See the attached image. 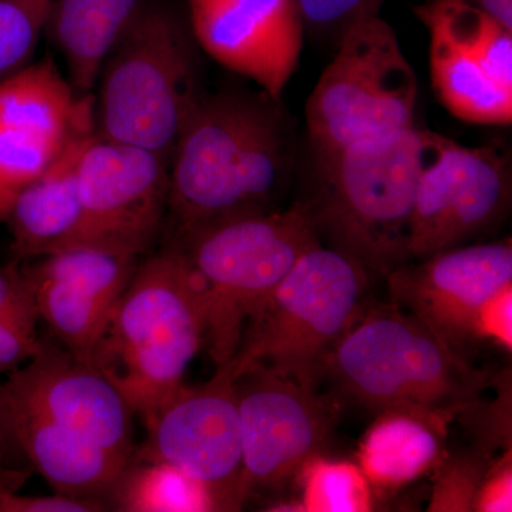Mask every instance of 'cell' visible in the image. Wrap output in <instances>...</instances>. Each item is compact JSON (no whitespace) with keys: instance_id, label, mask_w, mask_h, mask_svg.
Masks as SVG:
<instances>
[{"instance_id":"7c38bea8","label":"cell","mask_w":512,"mask_h":512,"mask_svg":"<svg viewBox=\"0 0 512 512\" xmlns=\"http://www.w3.org/2000/svg\"><path fill=\"white\" fill-rule=\"evenodd\" d=\"M390 301L470 360L484 309L512 286L511 239L467 244L404 262L384 278Z\"/></svg>"},{"instance_id":"2e32d148","label":"cell","mask_w":512,"mask_h":512,"mask_svg":"<svg viewBox=\"0 0 512 512\" xmlns=\"http://www.w3.org/2000/svg\"><path fill=\"white\" fill-rule=\"evenodd\" d=\"M3 383L13 399L74 436L128 463L133 460L136 413L92 363L45 342L30 362L10 373Z\"/></svg>"},{"instance_id":"4fadbf2b","label":"cell","mask_w":512,"mask_h":512,"mask_svg":"<svg viewBox=\"0 0 512 512\" xmlns=\"http://www.w3.org/2000/svg\"><path fill=\"white\" fill-rule=\"evenodd\" d=\"M168 170L170 163L158 154L90 131L77 163L86 215L83 244L147 254L167 218Z\"/></svg>"},{"instance_id":"7402d4cb","label":"cell","mask_w":512,"mask_h":512,"mask_svg":"<svg viewBox=\"0 0 512 512\" xmlns=\"http://www.w3.org/2000/svg\"><path fill=\"white\" fill-rule=\"evenodd\" d=\"M431 84L441 106L458 120L481 126H510L512 92L456 46L429 33Z\"/></svg>"},{"instance_id":"ba28073f","label":"cell","mask_w":512,"mask_h":512,"mask_svg":"<svg viewBox=\"0 0 512 512\" xmlns=\"http://www.w3.org/2000/svg\"><path fill=\"white\" fill-rule=\"evenodd\" d=\"M336 49L306 103L313 156L416 124V73L380 12L356 20Z\"/></svg>"},{"instance_id":"e575fe53","label":"cell","mask_w":512,"mask_h":512,"mask_svg":"<svg viewBox=\"0 0 512 512\" xmlns=\"http://www.w3.org/2000/svg\"><path fill=\"white\" fill-rule=\"evenodd\" d=\"M33 295L32 286L19 262L0 268V319L16 303Z\"/></svg>"},{"instance_id":"f1b7e54d","label":"cell","mask_w":512,"mask_h":512,"mask_svg":"<svg viewBox=\"0 0 512 512\" xmlns=\"http://www.w3.org/2000/svg\"><path fill=\"white\" fill-rule=\"evenodd\" d=\"M500 384L497 399L483 402L481 397L457 417L474 439L471 448L493 458L497 451L511 450L510 372L500 376Z\"/></svg>"},{"instance_id":"30bf717a","label":"cell","mask_w":512,"mask_h":512,"mask_svg":"<svg viewBox=\"0 0 512 512\" xmlns=\"http://www.w3.org/2000/svg\"><path fill=\"white\" fill-rule=\"evenodd\" d=\"M242 436V501L278 487L319 456L338 416L332 393L309 390L268 370L235 377Z\"/></svg>"},{"instance_id":"ac0fdd59","label":"cell","mask_w":512,"mask_h":512,"mask_svg":"<svg viewBox=\"0 0 512 512\" xmlns=\"http://www.w3.org/2000/svg\"><path fill=\"white\" fill-rule=\"evenodd\" d=\"M9 400L16 439L30 466L56 494L100 501L109 508L111 491L131 461L74 436L10 394Z\"/></svg>"},{"instance_id":"d6986e66","label":"cell","mask_w":512,"mask_h":512,"mask_svg":"<svg viewBox=\"0 0 512 512\" xmlns=\"http://www.w3.org/2000/svg\"><path fill=\"white\" fill-rule=\"evenodd\" d=\"M94 116L93 96L79 97L50 57L0 82V128L62 148Z\"/></svg>"},{"instance_id":"603a6c76","label":"cell","mask_w":512,"mask_h":512,"mask_svg":"<svg viewBox=\"0 0 512 512\" xmlns=\"http://www.w3.org/2000/svg\"><path fill=\"white\" fill-rule=\"evenodd\" d=\"M427 32L476 60L485 73L512 92V32L464 0H427L414 9Z\"/></svg>"},{"instance_id":"9a60e30c","label":"cell","mask_w":512,"mask_h":512,"mask_svg":"<svg viewBox=\"0 0 512 512\" xmlns=\"http://www.w3.org/2000/svg\"><path fill=\"white\" fill-rule=\"evenodd\" d=\"M188 8L197 45L281 101L305 40L296 0H188Z\"/></svg>"},{"instance_id":"836d02e7","label":"cell","mask_w":512,"mask_h":512,"mask_svg":"<svg viewBox=\"0 0 512 512\" xmlns=\"http://www.w3.org/2000/svg\"><path fill=\"white\" fill-rule=\"evenodd\" d=\"M511 450L504 451L494 458L483 484L478 491L477 512L512 511V458Z\"/></svg>"},{"instance_id":"cb8c5ba5","label":"cell","mask_w":512,"mask_h":512,"mask_svg":"<svg viewBox=\"0 0 512 512\" xmlns=\"http://www.w3.org/2000/svg\"><path fill=\"white\" fill-rule=\"evenodd\" d=\"M109 507L124 512L220 511L210 491L180 468L131 460L111 491Z\"/></svg>"},{"instance_id":"5b68a950","label":"cell","mask_w":512,"mask_h":512,"mask_svg":"<svg viewBox=\"0 0 512 512\" xmlns=\"http://www.w3.org/2000/svg\"><path fill=\"white\" fill-rule=\"evenodd\" d=\"M195 49L191 29L174 12L141 2L101 66L93 99L94 133L144 148L170 163L204 96Z\"/></svg>"},{"instance_id":"5bb4252c","label":"cell","mask_w":512,"mask_h":512,"mask_svg":"<svg viewBox=\"0 0 512 512\" xmlns=\"http://www.w3.org/2000/svg\"><path fill=\"white\" fill-rule=\"evenodd\" d=\"M141 256L100 244H79L22 266L40 322L63 349L90 363Z\"/></svg>"},{"instance_id":"44dd1931","label":"cell","mask_w":512,"mask_h":512,"mask_svg":"<svg viewBox=\"0 0 512 512\" xmlns=\"http://www.w3.org/2000/svg\"><path fill=\"white\" fill-rule=\"evenodd\" d=\"M444 437L413 414L377 413L360 441L357 466L375 490H397L437 467Z\"/></svg>"},{"instance_id":"d6a6232c","label":"cell","mask_w":512,"mask_h":512,"mask_svg":"<svg viewBox=\"0 0 512 512\" xmlns=\"http://www.w3.org/2000/svg\"><path fill=\"white\" fill-rule=\"evenodd\" d=\"M22 488L0 484V512H99L109 510L100 501L80 500L66 495H23Z\"/></svg>"},{"instance_id":"3957f363","label":"cell","mask_w":512,"mask_h":512,"mask_svg":"<svg viewBox=\"0 0 512 512\" xmlns=\"http://www.w3.org/2000/svg\"><path fill=\"white\" fill-rule=\"evenodd\" d=\"M494 379L392 301L370 303L322 369L339 403L413 414L444 436Z\"/></svg>"},{"instance_id":"4dcf8cb0","label":"cell","mask_w":512,"mask_h":512,"mask_svg":"<svg viewBox=\"0 0 512 512\" xmlns=\"http://www.w3.org/2000/svg\"><path fill=\"white\" fill-rule=\"evenodd\" d=\"M303 25L311 35L339 37L356 20L380 12L382 0H296Z\"/></svg>"},{"instance_id":"d590c367","label":"cell","mask_w":512,"mask_h":512,"mask_svg":"<svg viewBox=\"0 0 512 512\" xmlns=\"http://www.w3.org/2000/svg\"><path fill=\"white\" fill-rule=\"evenodd\" d=\"M512 32V0H464Z\"/></svg>"},{"instance_id":"7a4b0ae2","label":"cell","mask_w":512,"mask_h":512,"mask_svg":"<svg viewBox=\"0 0 512 512\" xmlns=\"http://www.w3.org/2000/svg\"><path fill=\"white\" fill-rule=\"evenodd\" d=\"M441 140L414 124L315 156L311 184L295 202L323 245L384 279L407 262L421 175Z\"/></svg>"},{"instance_id":"ffe728a7","label":"cell","mask_w":512,"mask_h":512,"mask_svg":"<svg viewBox=\"0 0 512 512\" xmlns=\"http://www.w3.org/2000/svg\"><path fill=\"white\" fill-rule=\"evenodd\" d=\"M143 0H52L45 35L79 97L92 96L104 60Z\"/></svg>"},{"instance_id":"9c48e42d","label":"cell","mask_w":512,"mask_h":512,"mask_svg":"<svg viewBox=\"0 0 512 512\" xmlns=\"http://www.w3.org/2000/svg\"><path fill=\"white\" fill-rule=\"evenodd\" d=\"M146 429L133 460L180 468L210 491L218 510H242L241 420L229 363L207 383L178 387Z\"/></svg>"},{"instance_id":"1f68e13d","label":"cell","mask_w":512,"mask_h":512,"mask_svg":"<svg viewBox=\"0 0 512 512\" xmlns=\"http://www.w3.org/2000/svg\"><path fill=\"white\" fill-rule=\"evenodd\" d=\"M30 467L13 429L8 390L5 383L0 382V484L22 488L28 480Z\"/></svg>"},{"instance_id":"4316f807","label":"cell","mask_w":512,"mask_h":512,"mask_svg":"<svg viewBox=\"0 0 512 512\" xmlns=\"http://www.w3.org/2000/svg\"><path fill=\"white\" fill-rule=\"evenodd\" d=\"M60 150L0 128V222L6 221L20 192L49 167Z\"/></svg>"},{"instance_id":"d4e9b609","label":"cell","mask_w":512,"mask_h":512,"mask_svg":"<svg viewBox=\"0 0 512 512\" xmlns=\"http://www.w3.org/2000/svg\"><path fill=\"white\" fill-rule=\"evenodd\" d=\"M302 511L369 512L375 507V488L357 463L311 458L299 471Z\"/></svg>"},{"instance_id":"8fae6325","label":"cell","mask_w":512,"mask_h":512,"mask_svg":"<svg viewBox=\"0 0 512 512\" xmlns=\"http://www.w3.org/2000/svg\"><path fill=\"white\" fill-rule=\"evenodd\" d=\"M511 161L495 146L443 137L421 175L407 261L471 244L503 224L511 207Z\"/></svg>"},{"instance_id":"484cf974","label":"cell","mask_w":512,"mask_h":512,"mask_svg":"<svg viewBox=\"0 0 512 512\" xmlns=\"http://www.w3.org/2000/svg\"><path fill=\"white\" fill-rule=\"evenodd\" d=\"M52 0H0V82L30 64Z\"/></svg>"},{"instance_id":"f546056e","label":"cell","mask_w":512,"mask_h":512,"mask_svg":"<svg viewBox=\"0 0 512 512\" xmlns=\"http://www.w3.org/2000/svg\"><path fill=\"white\" fill-rule=\"evenodd\" d=\"M35 298L13 305L0 319V375H10L30 362L43 348Z\"/></svg>"},{"instance_id":"52a82bcc","label":"cell","mask_w":512,"mask_h":512,"mask_svg":"<svg viewBox=\"0 0 512 512\" xmlns=\"http://www.w3.org/2000/svg\"><path fill=\"white\" fill-rule=\"evenodd\" d=\"M200 286L207 348L215 369L228 365L248 320L309 249L322 244L308 214L289 207L202 228L180 242Z\"/></svg>"},{"instance_id":"e0dca14e","label":"cell","mask_w":512,"mask_h":512,"mask_svg":"<svg viewBox=\"0 0 512 512\" xmlns=\"http://www.w3.org/2000/svg\"><path fill=\"white\" fill-rule=\"evenodd\" d=\"M94 116L73 131L62 150L13 202L6 224L12 235L13 261L29 262L83 244L86 215L77 163Z\"/></svg>"},{"instance_id":"6da1fadb","label":"cell","mask_w":512,"mask_h":512,"mask_svg":"<svg viewBox=\"0 0 512 512\" xmlns=\"http://www.w3.org/2000/svg\"><path fill=\"white\" fill-rule=\"evenodd\" d=\"M291 174V137L278 100L262 90L204 94L170 158V242L281 210Z\"/></svg>"},{"instance_id":"83f0119b","label":"cell","mask_w":512,"mask_h":512,"mask_svg":"<svg viewBox=\"0 0 512 512\" xmlns=\"http://www.w3.org/2000/svg\"><path fill=\"white\" fill-rule=\"evenodd\" d=\"M494 458L470 448L457 456L441 460L434 468L437 474L429 511H474L478 491Z\"/></svg>"},{"instance_id":"8992f818","label":"cell","mask_w":512,"mask_h":512,"mask_svg":"<svg viewBox=\"0 0 512 512\" xmlns=\"http://www.w3.org/2000/svg\"><path fill=\"white\" fill-rule=\"evenodd\" d=\"M372 278L336 249H309L248 320L229 362L234 379L258 367L319 390L330 350L370 305Z\"/></svg>"},{"instance_id":"277c9868","label":"cell","mask_w":512,"mask_h":512,"mask_svg":"<svg viewBox=\"0 0 512 512\" xmlns=\"http://www.w3.org/2000/svg\"><path fill=\"white\" fill-rule=\"evenodd\" d=\"M200 286L183 249L168 244L140 261L90 363L148 426L204 348Z\"/></svg>"}]
</instances>
